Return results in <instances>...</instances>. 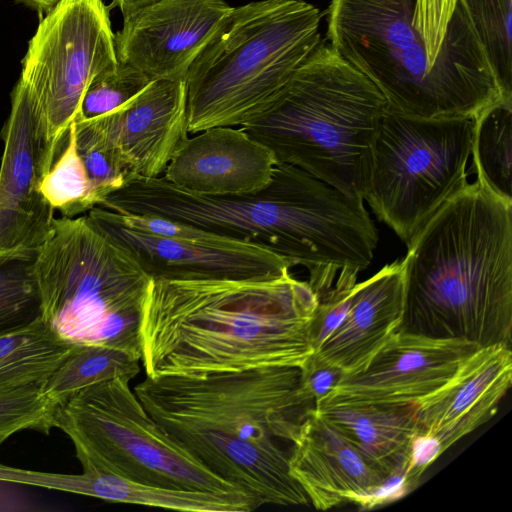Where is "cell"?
<instances>
[{
  "label": "cell",
  "instance_id": "1",
  "mask_svg": "<svg viewBox=\"0 0 512 512\" xmlns=\"http://www.w3.org/2000/svg\"><path fill=\"white\" fill-rule=\"evenodd\" d=\"M318 298L290 273L269 280L152 279L140 326L146 377L302 367Z\"/></svg>",
  "mask_w": 512,
  "mask_h": 512
},
{
  "label": "cell",
  "instance_id": "2",
  "mask_svg": "<svg viewBox=\"0 0 512 512\" xmlns=\"http://www.w3.org/2000/svg\"><path fill=\"white\" fill-rule=\"evenodd\" d=\"M300 368L262 367L196 376L146 377L134 392L166 433L206 468L260 505H307L289 453L310 408Z\"/></svg>",
  "mask_w": 512,
  "mask_h": 512
},
{
  "label": "cell",
  "instance_id": "3",
  "mask_svg": "<svg viewBox=\"0 0 512 512\" xmlns=\"http://www.w3.org/2000/svg\"><path fill=\"white\" fill-rule=\"evenodd\" d=\"M407 247L400 330L511 346L512 202L476 178Z\"/></svg>",
  "mask_w": 512,
  "mask_h": 512
},
{
  "label": "cell",
  "instance_id": "4",
  "mask_svg": "<svg viewBox=\"0 0 512 512\" xmlns=\"http://www.w3.org/2000/svg\"><path fill=\"white\" fill-rule=\"evenodd\" d=\"M415 5L332 0L329 44L378 88L388 107L410 117L476 118L506 101L463 4L456 3L434 66L414 24Z\"/></svg>",
  "mask_w": 512,
  "mask_h": 512
},
{
  "label": "cell",
  "instance_id": "5",
  "mask_svg": "<svg viewBox=\"0 0 512 512\" xmlns=\"http://www.w3.org/2000/svg\"><path fill=\"white\" fill-rule=\"evenodd\" d=\"M387 106L378 88L321 40L263 113L239 128L269 148L278 163L364 200Z\"/></svg>",
  "mask_w": 512,
  "mask_h": 512
},
{
  "label": "cell",
  "instance_id": "6",
  "mask_svg": "<svg viewBox=\"0 0 512 512\" xmlns=\"http://www.w3.org/2000/svg\"><path fill=\"white\" fill-rule=\"evenodd\" d=\"M100 206L183 222L263 247L307 270L328 254L340 228L339 211L326 184L298 167L278 162L271 183L254 194L200 195L160 176L135 178Z\"/></svg>",
  "mask_w": 512,
  "mask_h": 512
},
{
  "label": "cell",
  "instance_id": "7",
  "mask_svg": "<svg viewBox=\"0 0 512 512\" xmlns=\"http://www.w3.org/2000/svg\"><path fill=\"white\" fill-rule=\"evenodd\" d=\"M320 19L302 0L233 7L185 75L189 134L240 127L261 115L321 42Z\"/></svg>",
  "mask_w": 512,
  "mask_h": 512
},
{
  "label": "cell",
  "instance_id": "8",
  "mask_svg": "<svg viewBox=\"0 0 512 512\" xmlns=\"http://www.w3.org/2000/svg\"><path fill=\"white\" fill-rule=\"evenodd\" d=\"M35 269L41 319L58 337L141 360L140 326L152 278L87 214L55 218Z\"/></svg>",
  "mask_w": 512,
  "mask_h": 512
},
{
  "label": "cell",
  "instance_id": "9",
  "mask_svg": "<svg viewBox=\"0 0 512 512\" xmlns=\"http://www.w3.org/2000/svg\"><path fill=\"white\" fill-rule=\"evenodd\" d=\"M129 382H101L56 406L53 426L71 439L83 470L169 489L238 490L174 441Z\"/></svg>",
  "mask_w": 512,
  "mask_h": 512
},
{
  "label": "cell",
  "instance_id": "10",
  "mask_svg": "<svg viewBox=\"0 0 512 512\" xmlns=\"http://www.w3.org/2000/svg\"><path fill=\"white\" fill-rule=\"evenodd\" d=\"M474 128L475 118H415L387 106L364 200L406 245L468 183Z\"/></svg>",
  "mask_w": 512,
  "mask_h": 512
},
{
  "label": "cell",
  "instance_id": "11",
  "mask_svg": "<svg viewBox=\"0 0 512 512\" xmlns=\"http://www.w3.org/2000/svg\"><path fill=\"white\" fill-rule=\"evenodd\" d=\"M117 65L109 7L102 0H59L39 22L19 79L35 100L44 175L65 146L89 84Z\"/></svg>",
  "mask_w": 512,
  "mask_h": 512
},
{
  "label": "cell",
  "instance_id": "12",
  "mask_svg": "<svg viewBox=\"0 0 512 512\" xmlns=\"http://www.w3.org/2000/svg\"><path fill=\"white\" fill-rule=\"evenodd\" d=\"M86 214L126 248L152 279L269 280L293 267L270 250L219 235L158 237L127 227L114 211L101 206Z\"/></svg>",
  "mask_w": 512,
  "mask_h": 512
},
{
  "label": "cell",
  "instance_id": "13",
  "mask_svg": "<svg viewBox=\"0 0 512 512\" xmlns=\"http://www.w3.org/2000/svg\"><path fill=\"white\" fill-rule=\"evenodd\" d=\"M479 346L398 330L367 367L341 380L314 406L418 404L437 392Z\"/></svg>",
  "mask_w": 512,
  "mask_h": 512
},
{
  "label": "cell",
  "instance_id": "14",
  "mask_svg": "<svg viewBox=\"0 0 512 512\" xmlns=\"http://www.w3.org/2000/svg\"><path fill=\"white\" fill-rule=\"evenodd\" d=\"M232 9L223 0H155L124 18L114 34L117 59L152 80H184Z\"/></svg>",
  "mask_w": 512,
  "mask_h": 512
},
{
  "label": "cell",
  "instance_id": "15",
  "mask_svg": "<svg viewBox=\"0 0 512 512\" xmlns=\"http://www.w3.org/2000/svg\"><path fill=\"white\" fill-rule=\"evenodd\" d=\"M36 127L33 94L19 79L2 130L0 252L37 249L48 237L55 220V210L39 189L42 175Z\"/></svg>",
  "mask_w": 512,
  "mask_h": 512
},
{
  "label": "cell",
  "instance_id": "16",
  "mask_svg": "<svg viewBox=\"0 0 512 512\" xmlns=\"http://www.w3.org/2000/svg\"><path fill=\"white\" fill-rule=\"evenodd\" d=\"M89 121L133 179L160 177L189 137L185 82L154 80L124 105Z\"/></svg>",
  "mask_w": 512,
  "mask_h": 512
},
{
  "label": "cell",
  "instance_id": "17",
  "mask_svg": "<svg viewBox=\"0 0 512 512\" xmlns=\"http://www.w3.org/2000/svg\"><path fill=\"white\" fill-rule=\"evenodd\" d=\"M277 160L241 128L213 127L188 137L177 148L163 178L206 196H240L265 189Z\"/></svg>",
  "mask_w": 512,
  "mask_h": 512
},
{
  "label": "cell",
  "instance_id": "18",
  "mask_svg": "<svg viewBox=\"0 0 512 512\" xmlns=\"http://www.w3.org/2000/svg\"><path fill=\"white\" fill-rule=\"evenodd\" d=\"M289 472L317 510L356 503L390 475L322 420L305 412L289 452Z\"/></svg>",
  "mask_w": 512,
  "mask_h": 512
},
{
  "label": "cell",
  "instance_id": "19",
  "mask_svg": "<svg viewBox=\"0 0 512 512\" xmlns=\"http://www.w3.org/2000/svg\"><path fill=\"white\" fill-rule=\"evenodd\" d=\"M511 384V346L478 348L443 387L416 405L419 431L434 435L444 453L496 414Z\"/></svg>",
  "mask_w": 512,
  "mask_h": 512
},
{
  "label": "cell",
  "instance_id": "20",
  "mask_svg": "<svg viewBox=\"0 0 512 512\" xmlns=\"http://www.w3.org/2000/svg\"><path fill=\"white\" fill-rule=\"evenodd\" d=\"M403 315V268L396 260L356 284L346 316L312 357L344 375L359 373L400 330Z\"/></svg>",
  "mask_w": 512,
  "mask_h": 512
},
{
  "label": "cell",
  "instance_id": "21",
  "mask_svg": "<svg viewBox=\"0 0 512 512\" xmlns=\"http://www.w3.org/2000/svg\"><path fill=\"white\" fill-rule=\"evenodd\" d=\"M315 413L388 473L407 466L419 431L416 404L337 403Z\"/></svg>",
  "mask_w": 512,
  "mask_h": 512
},
{
  "label": "cell",
  "instance_id": "22",
  "mask_svg": "<svg viewBox=\"0 0 512 512\" xmlns=\"http://www.w3.org/2000/svg\"><path fill=\"white\" fill-rule=\"evenodd\" d=\"M73 346L58 337L41 318L0 334V394L43 385Z\"/></svg>",
  "mask_w": 512,
  "mask_h": 512
},
{
  "label": "cell",
  "instance_id": "23",
  "mask_svg": "<svg viewBox=\"0 0 512 512\" xmlns=\"http://www.w3.org/2000/svg\"><path fill=\"white\" fill-rule=\"evenodd\" d=\"M140 359L125 351L93 344L74 345L42 385L45 397L58 406L81 390L140 372Z\"/></svg>",
  "mask_w": 512,
  "mask_h": 512
},
{
  "label": "cell",
  "instance_id": "24",
  "mask_svg": "<svg viewBox=\"0 0 512 512\" xmlns=\"http://www.w3.org/2000/svg\"><path fill=\"white\" fill-rule=\"evenodd\" d=\"M471 155L477 179L512 202V103H495L475 118Z\"/></svg>",
  "mask_w": 512,
  "mask_h": 512
},
{
  "label": "cell",
  "instance_id": "25",
  "mask_svg": "<svg viewBox=\"0 0 512 512\" xmlns=\"http://www.w3.org/2000/svg\"><path fill=\"white\" fill-rule=\"evenodd\" d=\"M37 251L38 248L0 252V334L41 318Z\"/></svg>",
  "mask_w": 512,
  "mask_h": 512
},
{
  "label": "cell",
  "instance_id": "26",
  "mask_svg": "<svg viewBox=\"0 0 512 512\" xmlns=\"http://www.w3.org/2000/svg\"><path fill=\"white\" fill-rule=\"evenodd\" d=\"M75 122L70 125L65 146L39 189L54 210L63 217L74 218L99 206L92 183L76 146Z\"/></svg>",
  "mask_w": 512,
  "mask_h": 512
},
{
  "label": "cell",
  "instance_id": "27",
  "mask_svg": "<svg viewBox=\"0 0 512 512\" xmlns=\"http://www.w3.org/2000/svg\"><path fill=\"white\" fill-rule=\"evenodd\" d=\"M483 46L504 99L512 102V0H459Z\"/></svg>",
  "mask_w": 512,
  "mask_h": 512
},
{
  "label": "cell",
  "instance_id": "28",
  "mask_svg": "<svg viewBox=\"0 0 512 512\" xmlns=\"http://www.w3.org/2000/svg\"><path fill=\"white\" fill-rule=\"evenodd\" d=\"M74 122L77 150L100 206L110 194L129 183L133 177L89 120Z\"/></svg>",
  "mask_w": 512,
  "mask_h": 512
},
{
  "label": "cell",
  "instance_id": "29",
  "mask_svg": "<svg viewBox=\"0 0 512 512\" xmlns=\"http://www.w3.org/2000/svg\"><path fill=\"white\" fill-rule=\"evenodd\" d=\"M152 81L148 75L127 63L99 73L89 84L75 121L109 113L142 92Z\"/></svg>",
  "mask_w": 512,
  "mask_h": 512
},
{
  "label": "cell",
  "instance_id": "30",
  "mask_svg": "<svg viewBox=\"0 0 512 512\" xmlns=\"http://www.w3.org/2000/svg\"><path fill=\"white\" fill-rule=\"evenodd\" d=\"M56 406L42 392V385H31L0 394V444L22 430L49 434Z\"/></svg>",
  "mask_w": 512,
  "mask_h": 512
},
{
  "label": "cell",
  "instance_id": "31",
  "mask_svg": "<svg viewBox=\"0 0 512 512\" xmlns=\"http://www.w3.org/2000/svg\"><path fill=\"white\" fill-rule=\"evenodd\" d=\"M359 271L342 269L333 285L318 297L310 326L314 352L333 333L346 316L357 284Z\"/></svg>",
  "mask_w": 512,
  "mask_h": 512
},
{
  "label": "cell",
  "instance_id": "32",
  "mask_svg": "<svg viewBox=\"0 0 512 512\" xmlns=\"http://www.w3.org/2000/svg\"><path fill=\"white\" fill-rule=\"evenodd\" d=\"M458 0H416L414 24L422 36L431 66L436 64Z\"/></svg>",
  "mask_w": 512,
  "mask_h": 512
},
{
  "label": "cell",
  "instance_id": "33",
  "mask_svg": "<svg viewBox=\"0 0 512 512\" xmlns=\"http://www.w3.org/2000/svg\"><path fill=\"white\" fill-rule=\"evenodd\" d=\"M337 367L323 363L312 355L300 367L299 392L307 403L323 398L343 377Z\"/></svg>",
  "mask_w": 512,
  "mask_h": 512
},
{
  "label": "cell",
  "instance_id": "34",
  "mask_svg": "<svg viewBox=\"0 0 512 512\" xmlns=\"http://www.w3.org/2000/svg\"><path fill=\"white\" fill-rule=\"evenodd\" d=\"M0 480L29 484L61 491L83 494L85 476L81 474H53L20 470L0 464Z\"/></svg>",
  "mask_w": 512,
  "mask_h": 512
},
{
  "label": "cell",
  "instance_id": "35",
  "mask_svg": "<svg viewBox=\"0 0 512 512\" xmlns=\"http://www.w3.org/2000/svg\"><path fill=\"white\" fill-rule=\"evenodd\" d=\"M443 454L440 441L432 434L418 431L413 437L406 472L416 487L421 475L440 455Z\"/></svg>",
  "mask_w": 512,
  "mask_h": 512
},
{
  "label": "cell",
  "instance_id": "36",
  "mask_svg": "<svg viewBox=\"0 0 512 512\" xmlns=\"http://www.w3.org/2000/svg\"><path fill=\"white\" fill-rule=\"evenodd\" d=\"M406 468L407 466H404L393 471L380 486L358 500L355 505L361 509H372L394 501L410 492L415 486L408 478Z\"/></svg>",
  "mask_w": 512,
  "mask_h": 512
},
{
  "label": "cell",
  "instance_id": "37",
  "mask_svg": "<svg viewBox=\"0 0 512 512\" xmlns=\"http://www.w3.org/2000/svg\"><path fill=\"white\" fill-rule=\"evenodd\" d=\"M153 1L155 0H113V5L119 7V9L122 12L123 18H125L134 11Z\"/></svg>",
  "mask_w": 512,
  "mask_h": 512
},
{
  "label": "cell",
  "instance_id": "38",
  "mask_svg": "<svg viewBox=\"0 0 512 512\" xmlns=\"http://www.w3.org/2000/svg\"><path fill=\"white\" fill-rule=\"evenodd\" d=\"M26 5L38 10L40 13H47L59 0H19Z\"/></svg>",
  "mask_w": 512,
  "mask_h": 512
}]
</instances>
